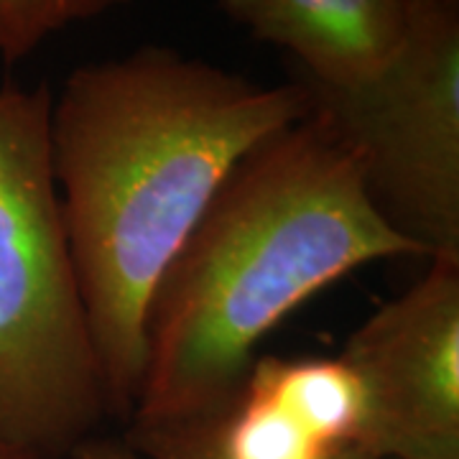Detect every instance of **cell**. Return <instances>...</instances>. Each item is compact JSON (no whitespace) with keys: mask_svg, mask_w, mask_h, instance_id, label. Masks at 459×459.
Listing matches in <instances>:
<instances>
[{"mask_svg":"<svg viewBox=\"0 0 459 459\" xmlns=\"http://www.w3.org/2000/svg\"><path fill=\"white\" fill-rule=\"evenodd\" d=\"M312 110L307 87H265L146 44L77 66L51 100V174L110 416H131L148 304L235 164Z\"/></svg>","mask_w":459,"mask_h":459,"instance_id":"cell-1","label":"cell"},{"mask_svg":"<svg viewBox=\"0 0 459 459\" xmlns=\"http://www.w3.org/2000/svg\"><path fill=\"white\" fill-rule=\"evenodd\" d=\"M403 255L419 253L377 214L319 115L309 110L263 138L222 181L153 291L133 427L220 406L294 309L362 265Z\"/></svg>","mask_w":459,"mask_h":459,"instance_id":"cell-2","label":"cell"},{"mask_svg":"<svg viewBox=\"0 0 459 459\" xmlns=\"http://www.w3.org/2000/svg\"><path fill=\"white\" fill-rule=\"evenodd\" d=\"M49 84L0 82V442L72 455L110 416L51 174Z\"/></svg>","mask_w":459,"mask_h":459,"instance_id":"cell-3","label":"cell"},{"mask_svg":"<svg viewBox=\"0 0 459 459\" xmlns=\"http://www.w3.org/2000/svg\"><path fill=\"white\" fill-rule=\"evenodd\" d=\"M299 82L391 230L459 263V0H409L403 41L368 82Z\"/></svg>","mask_w":459,"mask_h":459,"instance_id":"cell-4","label":"cell"},{"mask_svg":"<svg viewBox=\"0 0 459 459\" xmlns=\"http://www.w3.org/2000/svg\"><path fill=\"white\" fill-rule=\"evenodd\" d=\"M362 398L373 459H459V263L383 304L340 352Z\"/></svg>","mask_w":459,"mask_h":459,"instance_id":"cell-5","label":"cell"},{"mask_svg":"<svg viewBox=\"0 0 459 459\" xmlns=\"http://www.w3.org/2000/svg\"><path fill=\"white\" fill-rule=\"evenodd\" d=\"M126 442L141 459H337L365 452L360 388L340 355L255 358L220 406Z\"/></svg>","mask_w":459,"mask_h":459,"instance_id":"cell-6","label":"cell"},{"mask_svg":"<svg viewBox=\"0 0 459 459\" xmlns=\"http://www.w3.org/2000/svg\"><path fill=\"white\" fill-rule=\"evenodd\" d=\"M258 41L283 49L296 77L355 87L394 59L409 26V0H217Z\"/></svg>","mask_w":459,"mask_h":459,"instance_id":"cell-7","label":"cell"},{"mask_svg":"<svg viewBox=\"0 0 459 459\" xmlns=\"http://www.w3.org/2000/svg\"><path fill=\"white\" fill-rule=\"evenodd\" d=\"M131 0H0V59L18 62L66 26L84 23Z\"/></svg>","mask_w":459,"mask_h":459,"instance_id":"cell-8","label":"cell"},{"mask_svg":"<svg viewBox=\"0 0 459 459\" xmlns=\"http://www.w3.org/2000/svg\"><path fill=\"white\" fill-rule=\"evenodd\" d=\"M72 459H141V455L133 449L131 444L126 442V437H90L84 439L72 455ZM337 459H373L370 455H365L360 449L347 452Z\"/></svg>","mask_w":459,"mask_h":459,"instance_id":"cell-9","label":"cell"},{"mask_svg":"<svg viewBox=\"0 0 459 459\" xmlns=\"http://www.w3.org/2000/svg\"><path fill=\"white\" fill-rule=\"evenodd\" d=\"M0 459H44L33 452H26V449H18L13 444L0 442Z\"/></svg>","mask_w":459,"mask_h":459,"instance_id":"cell-10","label":"cell"}]
</instances>
